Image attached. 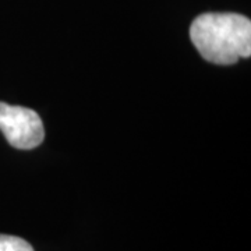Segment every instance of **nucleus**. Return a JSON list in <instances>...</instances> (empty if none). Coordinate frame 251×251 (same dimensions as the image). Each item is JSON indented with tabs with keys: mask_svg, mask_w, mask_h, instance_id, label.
<instances>
[{
	"mask_svg": "<svg viewBox=\"0 0 251 251\" xmlns=\"http://www.w3.org/2000/svg\"><path fill=\"white\" fill-rule=\"evenodd\" d=\"M190 38L200 54L214 64H233L251 54V21L242 14H201L190 27Z\"/></svg>",
	"mask_w": 251,
	"mask_h": 251,
	"instance_id": "obj_1",
	"label": "nucleus"
},
{
	"mask_svg": "<svg viewBox=\"0 0 251 251\" xmlns=\"http://www.w3.org/2000/svg\"><path fill=\"white\" fill-rule=\"evenodd\" d=\"M0 251H34V249L21 237L0 234Z\"/></svg>",
	"mask_w": 251,
	"mask_h": 251,
	"instance_id": "obj_3",
	"label": "nucleus"
},
{
	"mask_svg": "<svg viewBox=\"0 0 251 251\" xmlns=\"http://www.w3.org/2000/svg\"><path fill=\"white\" fill-rule=\"evenodd\" d=\"M0 130L17 150H32L44 141V123L35 110L0 102Z\"/></svg>",
	"mask_w": 251,
	"mask_h": 251,
	"instance_id": "obj_2",
	"label": "nucleus"
}]
</instances>
